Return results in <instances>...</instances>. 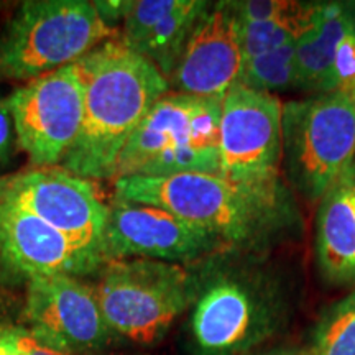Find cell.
<instances>
[{
    "instance_id": "cell-1",
    "label": "cell",
    "mask_w": 355,
    "mask_h": 355,
    "mask_svg": "<svg viewBox=\"0 0 355 355\" xmlns=\"http://www.w3.org/2000/svg\"><path fill=\"white\" fill-rule=\"evenodd\" d=\"M84 87V119L61 168L84 180H110L119 157L170 83L148 60L112 37L76 61Z\"/></svg>"
},
{
    "instance_id": "cell-27",
    "label": "cell",
    "mask_w": 355,
    "mask_h": 355,
    "mask_svg": "<svg viewBox=\"0 0 355 355\" xmlns=\"http://www.w3.org/2000/svg\"><path fill=\"white\" fill-rule=\"evenodd\" d=\"M260 355H313L309 347L308 349H300V347H285V349H277L272 352H265Z\"/></svg>"
},
{
    "instance_id": "cell-23",
    "label": "cell",
    "mask_w": 355,
    "mask_h": 355,
    "mask_svg": "<svg viewBox=\"0 0 355 355\" xmlns=\"http://www.w3.org/2000/svg\"><path fill=\"white\" fill-rule=\"evenodd\" d=\"M17 141L15 123L10 109V102L6 97H0V168L8 162L12 155L13 144Z\"/></svg>"
},
{
    "instance_id": "cell-25",
    "label": "cell",
    "mask_w": 355,
    "mask_h": 355,
    "mask_svg": "<svg viewBox=\"0 0 355 355\" xmlns=\"http://www.w3.org/2000/svg\"><path fill=\"white\" fill-rule=\"evenodd\" d=\"M94 6L102 17V20L114 28L115 21H123V19H125L132 2H128V0H105V2L96 0Z\"/></svg>"
},
{
    "instance_id": "cell-4",
    "label": "cell",
    "mask_w": 355,
    "mask_h": 355,
    "mask_svg": "<svg viewBox=\"0 0 355 355\" xmlns=\"http://www.w3.org/2000/svg\"><path fill=\"white\" fill-rule=\"evenodd\" d=\"M222 99L170 91L155 102L119 157L122 176L219 175Z\"/></svg>"
},
{
    "instance_id": "cell-18",
    "label": "cell",
    "mask_w": 355,
    "mask_h": 355,
    "mask_svg": "<svg viewBox=\"0 0 355 355\" xmlns=\"http://www.w3.org/2000/svg\"><path fill=\"white\" fill-rule=\"evenodd\" d=\"M309 350L313 355H355V288L319 316Z\"/></svg>"
},
{
    "instance_id": "cell-7",
    "label": "cell",
    "mask_w": 355,
    "mask_h": 355,
    "mask_svg": "<svg viewBox=\"0 0 355 355\" xmlns=\"http://www.w3.org/2000/svg\"><path fill=\"white\" fill-rule=\"evenodd\" d=\"M355 163V97L314 94L283 104V168L301 196L316 202Z\"/></svg>"
},
{
    "instance_id": "cell-2",
    "label": "cell",
    "mask_w": 355,
    "mask_h": 355,
    "mask_svg": "<svg viewBox=\"0 0 355 355\" xmlns=\"http://www.w3.org/2000/svg\"><path fill=\"white\" fill-rule=\"evenodd\" d=\"M115 199L146 204L209 230L227 247L257 250L272 243L296 220L291 194L268 193L214 173L122 176Z\"/></svg>"
},
{
    "instance_id": "cell-28",
    "label": "cell",
    "mask_w": 355,
    "mask_h": 355,
    "mask_svg": "<svg viewBox=\"0 0 355 355\" xmlns=\"http://www.w3.org/2000/svg\"><path fill=\"white\" fill-rule=\"evenodd\" d=\"M125 355H145V354H125Z\"/></svg>"
},
{
    "instance_id": "cell-10",
    "label": "cell",
    "mask_w": 355,
    "mask_h": 355,
    "mask_svg": "<svg viewBox=\"0 0 355 355\" xmlns=\"http://www.w3.org/2000/svg\"><path fill=\"white\" fill-rule=\"evenodd\" d=\"M227 248L209 230L146 204L114 199L107 206L101 254L104 261L146 259L184 265Z\"/></svg>"
},
{
    "instance_id": "cell-24",
    "label": "cell",
    "mask_w": 355,
    "mask_h": 355,
    "mask_svg": "<svg viewBox=\"0 0 355 355\" xmlns=\"http://www.w3.org/2000/svg\"><path fill=\"white\" fill-rule=\"evenodd\" d=\"M21 343L28 355H71L63 349L56 347L55 344L48 343L43 337L35 334L28 327H21Z\"/></svg>"
},
{
    "instance_id": "cell-12",
    "label": "cell",
    "mask_w": 355,
    "mask_h": 355,
    "mask_svg": "<svg viewBox=\"0 0 355 355\" xmlns=\"http://www.w3.org/2000/svg\"><path fill=\"white\" fill-rule=\"evenodd\" d=\"M28 329L71 355L101 352L114 339L92 286L71 275L28 279Z\"/></svg>"
},
{
    "instance_id": "cell-20",
    "label": "cell",
    "mask_w": 355,
    "mask_h": 355,
    "mask_svg": "<svg viewBox=\"0 0 355 355\" xmlns=\"http://www.w3.org/2000/svg\"><path fill=\"white\" fill-rule=\"evenodd\" d=\"M239 84L273 96L296 89L295 43L243 61Z\"/></svg>"
},
{
    "instance_id": "cell-9",
    "label": "cell",
    "mask_w": 355,
    "mask_h": 355,
    "mask_svg": "<svg viewBox=\"0 0 355 355\" xmlns=\"http://www.w3.org/2000/svg\"><path fill=\"white\" fill-rule=\"evenodd\" d=\"M8 102L17 141L33 168L61 165L84 119V87L76 63L32 79Z\"/></svg>"
},
{
    "instance_id": "cell-19",
    "label": "cell",
    "mask_w": 355,
    "mask_h": 355,
    "mask_svg": "<svg viewBox=\"0 0 355 355\" xmlns=\"http://www.w3.org/2000/svg\"><path fill=\"white\" fill-rule=\"evenodd\" d=\"M313 7L314 3H303L298 12L282 19L254 21V24L241 21L243 61L296 43L304 26L308 25Z\"/></svg>"
},
{
    "instance_id": "cell-3",
    "label": "cell",
    "mask_w": 355,
    "mask_h": 355,
    "mask_svg": "<svg viewBox=\"0 0 355 355\" xmlns=\"http://www.w3.org/2000/svg\"><path fill=\"white\" fill-rule=\"evenodd\" d=\"M288 316L290 300L273 273L250 265L216 273L191 306V352L245 355L282 331Z\"/></svg>"
},
{
    "instance_id": "cell-17",
    "label": "cell",
    "mask_w": 355,
    "mask_h": 355,
    "mask_svg": "<svg viewBox=\"0 0 355 355\" xmlns=\"http://www.w3.org/2000/svg\"><path fill=\"white\" fill-rule=\"evenodd\" d=\"M355 15L354 2H316L308 25L295 43L296 89L314 94L331 92L337 44Z\"/></svg>"
},
{
    "instance_id": "cell-14",
    "label": "cell",
    "mask_w": 355,
    "mask_h": 355,
    "mask_svg": "<svg viewBox=\"0 0 355 355\" xmlns=\"http://www.w3.org/2000/svg\"><path fill=\"white\" fill-rule=\"evenodd\" d=\"M0 261L26 279L48 275L79 278L104 263L99 254L6 199H0Z\"/></svg>"
},
{
    "instance_id": "cell-21",
    "label": "cell",
    "mask_w": 355,
    "mask_h": 355,
    "mask_svg": "<svg viewBox=\"0 0 355 355\" xmlns=\"http://www.w3.org/2000/svg\"><path fill=\"white\" fill-rule=\"evenodd\" d=\"M331 92H343L355 97V15L337 44L332 64Z\"/></svg>"
},
{
    "instance_id": "cell-11",
    "label": "cell",
    "mask_w": 355,
    "mask_h": 355,
    "mask_svg": "<svg viewBox=\"0 0 355 355\" xmlns=\"http://www.w3.org/2000/svg\"><path fill=\"white\" fill-rule=\"evenodd\" d=\"M0 199L30 211L78 245L102 257L107 206L89 180L61 166L32 168L0 181Z\"/></svg>"
},
{
    "instance_id": "cell-16",
    "label": "cell",
    "mask_w": 355,
    "mask_h": 355,
    "mask_svg": "<svg viewBox=\"0 0 355 355\" xmlns=\"http://www.w3.org/2000/svg\"><path fill=\"white\" fill-rule=\"evenodd\" d=\"M314 263L331 288H355V163L318 201Z\"/></svg>"
},
{
    "instance_id": "cell-26",
    "label": "cell",
    "mask_w": 355,
    "mask_h": 355,
    "mask_svg": "<svg viewBox=\"0 0 355 355\" xmlns=\"http://www.w3.org/2000/svg\"><path fill=\"white\" fill-rule=\"evenodd\" d=\"M0 355H28L21 343V327H0Z\"/></svg>"
},
{
    "instance_id": "cell-6",
    "label": "cell",
    "mask_w": 355,
    "mask_h": 355,
    "mask_svg": "<svg viewBox=\"0 0 355 355\" xmlns=\"http://www.w3.org/2000/svg\"><path fill=\"white\" fill-rule=\"evenodd\" d=\"M199 288L201 279L184 265L122 259L102 263L92 290L114 337L150 345L193 306Z\"/></svg>"
},
{
    "instance_id": "cell-22",
    "label": "cell",
    "mask_w": 355,
    "mask_h": 355,
    "mask_svg": "<svg viewBox=\"0 0 355 355\" xmlns=\"http://www.w3.org/2000/svg\"><path fill=\"white\" fill-rule=\"evenodd\" d=\"M239 20L245 24L282 19L296 13L301 8V2H288V0H243L232 2Z\"/></svg>"
},
{
    "instance_id": "cell-15",
    "label": "cell",
    "mask_w": 355,
    "mask_h": 355,
    "mask_svg": "<svg viewBox=\"0 0 355 355\" xmlns=\"http://www.w3.org/2000/svg\"><path fill=\"white\" fill-rule=\"evenodd\" d=\"M209 6L206 0H132L122 21L121 40L170 79Z\"/></svg>"
},
{
    "instance_id": "cell-8",
    "label": "cell",
    "mask_w": 355,
    "mask_h": 355,
    "mask_svg": "<svg viewBox=\"0 0 355 355\" xmlns=\"http://www.w3.org/2000/svg\"><path fill=\"white\" fill-rule=\"evenodd\" d=\"M282 168L283 102L234 84L220 105L219 175L242 186L285 193Z\"/></svg>"
},
{
    "instance_id": "cell-13",
    "label": "cell",
    "mask_w": 355,
    "mask_h": 355,
    "mask_svg": "<svg viewBox=\"0 0 355 355\" xmlns=\"http://www.w3.org/2000/svg\"><path fill=\"white\" fill-rule=\"evenodd\" d=\"M242 68L241 20L232 2H217L199 19L168 83L181 94L222 99Z\"/></svg>"
},
{
    "instance_id": "cell-5",
    "label": "cell",
    "mask_w": 355,
    "mask_h": 355,
    "mask_svg": "<svg viewBox=\"0 0 355 355\" xmlns=\"http://www.w3.org/2000/svg\"><path fill=\"white\" fill-rule=\"evenodd\" d=\"M87 0H28L0 24V81H32L115 37Z\"/></svg>"
}]
</instances>
